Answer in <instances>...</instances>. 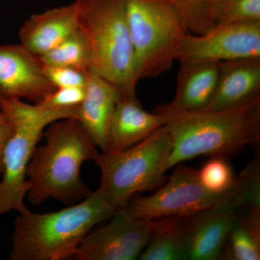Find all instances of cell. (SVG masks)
Here are the masks:
<instances>
[{"mask_svg": "<svg viewBox=\"0 0 260 260\" xmlns=\"http://www.w3.org/2000/svg\"><path fill=\"white\" fill-rule=\"evenodd\" d=\"M45 143L37 146L27 169L29 202L40 205L49 198L71 203L92 191L80 179L84 162L95 160L97 146L75 119L54 121L43 133Z\"/></svg>", "mask_w": 260, "mask_h": 260, "instance_id": "cell-1", "label": "cell"}, {"mask_svg": "<svg viewBox=\"0 0 260 260\" xmlns=\"http://www.w3.org/2000/svg\"><path fill=\"white\" fill-rule=\"evenodd\" d=\"M169 116L167 169L201 155L221 157L260 141V95L237 107Z\"/></svg>", "mask_w": 260, "mask_h": 260, "instance_id": "cell-2", "label": "cell"}, {"mask_svg": "<svg viewBox=\"0 0 260 260\" xmlns=\"http://www.w3.org/2000/svg\"><path fill=\"white\" fill-rule=\"evenodd\" d=\"M116 211L96 190L80 203L57 211L19 213L13 225L9 259L73 258L83 238Z\"/></svg>", "mask_w": 260, "mask_h": 260, "instance_id": "cell-3", "label": "cell"}, {"mask_svg": "<svg viewBox=\"0 0 260 260\" xmlns=\"http://www.w3.org/2000/svg\"><path fill=\"white\" fill-rule=\"evenodd\" d=\"M78 107L56 109L21 99H0V110L13 128L3 155L0 180V215L15 210L28 211L25 205L30 184L27 169L34 150L48 126L54 121L75 119Z\"/></svg>", "mask_w": 260, "mask_h": 260, "instance_id": "cell-4", "label": "cell"}, {"mask_svg": "<svg viewBox=\"0 0 260 260\" xmlns=\"http://www.w3.org/2000/svg\"><path fill=\"white\" fill-rule=\"evenodd\" d=\"M79 29L91 51L90 73L110 82L123 93L136 94L134 52L125 0H78Z\"/></svg>", "mask_w": 260, "mask_h": 260, "instance_id": "cell-5", "label": "cell"}, {"mask_svg": "<svg viewBox=\"0 0 260 260\" xmlns=\"http://www.w3.org/2000/svg\"><path fill=\"white\" fill-rule=\"evenodd\" d=\"M172 149L165 125L122 151L99 153L94 160L101 172L97 190L113 208L121 209L133 195L164 185Z\"/></svg>", "mask_w": 260, "mask_h": 260, "instance_id": "cell-6", "label": "cell"}, {"mask_svg": "<svg viewBox=\"0 0 260 260\" xmlns=\"http://www.w3.org/2000/svg\"><path fill=\"white\" fill-rule=\"evenodd\" d=\"M137 81L157 78L177 60L188 31L165 0H125Z\"/></svg>", "mask_w": 260, "mask_h": 260, "instance_id": "cell-7", "label": "cell"}, {"mask_svg": "<svg viewBox=\"0 0 260 260\" xmlns=\"http://www.w3.org/2000/svg\"><path fill=\"white\" fill-rule=\"evenodd\" d=\"M169 180L150 196L133 195L122 211L137 219L155 220L172 216H191L212 207L244 198L245 181L241 172L234 185L223 192L208 190L200 182L198 170L178 164Z\"/></svg>", "mask_w": 260, "mask_h": 260, "instance_id": "cell-8", "label": "cell"}, {"mask_svg": "<svg viewBox=\"0 0 260 260\" xmlns=\"http://www.w3.org/2000/svg\"><path fill=\"white\" fill-rule=\"evenodd\" d=\"M260 59V22L217 24L201 34L187 32L177 60L180 62Z\"/></svg>", "mask_w": 260, "mask_h": 260, "instance_id": "cell-9", "label": "cell"}, {"mask_svg": "<svg viewBox=\"0 0 260 260\" xmlns=\"http://www.w3.org/2000/svg\"><path fill=\"white\" fill-rule=\"evenodd\" d=\"M112 218L107 225L89 232L83 238L73 259H139L156 230L160 219L134 218L121 210H118Z\"/></svg>", "mask_w": 260, "mask_h": 260, "instance_id": "cell-10", "label": "cell"}, {"mask_svg": "<svg viewBox=\"0 0 260 260\" xmlns=\"http://www.w3.org/2000/svg\"><path fill=\"white\" fill-rule=\"evenodd\" d=\"M55 89L44 75L39 56L21 44L0 45V99L37 104Z\"/></svg>", "mask_w": 260, "mask_h": 260, "instance_id": "cell-11", "label": "cell"}, {"mask_svg": "<svg viewBox=\"0 0 260 260\" xmlns=\"http://www.w3.org/2000/svg\"><path fill=\"white\" fill-rule=\"evenodd\" d=\"M244 202L236 198L189 216L186 260H215L223 256L232 224L239 210L245 207Z\"/></svg>", "mask_w": 260, "mask_h": 260, "instance_id": "cell-12", "label": "cell"}, {"mask_svg": "<svg viewBox=\"0 0 260 260\" xmlns=\"http://www.w3.org/2000/svg\"><path fill=\"white\" fill-rule=\"evenodd\" d=\"M79 30V3L70 4L32 15L20 29V44L40 56Z\"/></svg>", "mask_w": 260, "mask_h": 260, "instance_id": "cell-13", "label": "cell"}, {"mask_svg": "<svg viewBox=\"0 0 260 260\" xmlns=\"http://www.w3.org/2000/svg\"><path fill=\"white\" fill-rule=\"evenodd\" d=\"M220 66L213 61L180 62L175 95L154 112L172 114L205 110L215 93Z\"/></svg>", "mask_w": 260, "mask_h": 260, "instance_id": "cell-14", "label": "cell"}, {"mask_svg": "<svg viewBox=\"0 0 260 260\" xmlns=\"http://www.w3.org/2000/svg\"><path fill=\"white\" fill-rule=\"evenodd\" d=\"M122 92L110 82L88 73L85 97L75 119L103 153L107 150L109 127Z\"/></svg>", "mask_w": 260, "mask_h": 260, "instance_id": "cell-15", "label": "cell"}, {"mask_svg": "<svg viewBox=\"0 0 260 260\" xmlns=\"http://www.w3.org/2000/svg\"><path fill=\"white\" fill-rule=\"evenodd\" d=\"M168 120L166 114L145 110L136 94L122 93L113 114L105 153L122 151L137 144L165 126Z\"/></svg>", "mask_w": 260, "mask_h": 260, "instance_id": "cell-16", "label": "cell"}, {"mask_svg": "<svg viewBox=\"0 0 260 260\" xmlns=\"http://www.w3.org/2000/svg\"><path fill=\"white\" fill-rule=\"evenodd\" d=\"M260 95V59L220 63L216 88L211 102L203 111L237 107Z\"/></svg>", "mask_w": 260, "mask_h": 260, "instance_id": "cell-17", "label": "cell"}, {"mask_svg": "<svg viewBox=\"0 0 260 260\" xmlns=\"http://www.w3.org/2000/svg\"><path fill=\"white\" fill-rule=\"evenodd\" d=\"M189 237V216H172L160 222L141 260H186Z\"/></svg>", "mask_w": 260, "mask_h": 260, "instance_id": "cell-18", "label": "cell"}, {"mask_svg": "<svg viewBox=\"0 0 260 260\" xmlns=\"http://www.w3.org/2000/svg\"><path fill=\"white\" fill-rule=\"evenodd\" d=\"M228 237L230 259H260V208H242Z\"/></svg>", "mask_w": 260, "mask_h": 260, "instance_id": "cell-19", "label": "cell"}, {"mask_svg": "<svg viewBox=\"0 0 260 260\" xmlns=\"http://www.w3.org/2000/svg\"><path fill=\"white\" fill-rule=\"evenodd\" d=\"M39 57L45 66L68 67L85 73H90L91 68L90 45L80 29L54 49Z\"/></svg>", "mask_w": 260, "mask_h": 260, "instance_id": "cell-20", "label": "cell"}, {"mask_svg": "<svg viewBox=\"0 0 260 260\" xmlns=\"http://www.w3.org/2000/svg\"><path fill=\"white\" fill-rule=\"evenodd\" d=\"M176 11L188 31L201 34L213 26L215 0H165Z\"/></svg>", "mask_w": 260, "mask_h": 260, "instance_id": "cell-21", "label": "cell"}, {"mask_svg": "<svg viewBox=\"0 0 260 260\" xmlns=\"http://www.w3.org/2000/svg\"><path fill=\"white\" fill-rule=\"evenodd\" d=\"M213 19L215 25L260 22V0H215Z\"/></svg>", "mask_w": 260, "mask_h": 260, "instance_id": "cell-22", "label": "cell"}, {"mask_svg": "<svg viewBox=\"0 0 260 260\" xmlns=\"http://www.w3.org/2000/svg\"><path fill=\"white\" fill-rule=\"evenodd\" d=\"M200 182L208 190L223 192L230 189L235 183L231 166L221 157H214L198 171Z\"/></svg>", "mask_w": 260, "mask_h": 260, "instance_id": "cell-23", "label": "cell"}, {"mask_svg": "<svg viewBox=\"0 0 260 260\" xmlns=\"http://www.w3.org/2000/svg\"><path fill=\"white\" fill-rule=\"evenodd\" d=\"M43 72L47 79L56 88L85 87L88 73L74 68L43 65Z\"/></svg>", "mask_w": 260, "mask_h": 260, "instance_id": "cell-24", "label": "cell"}, {"mask_svg": "<svg viewBox=\"0 0 260 260\" xmlns=\"http://www.w3.org/2000/svg\"><path fill=\"white\" fill-rule=\"evenodd\" d=\"M84 97L85 87L56 88L44 100L37 104L56 109H73L81 104Z\"/></svg>", "mask_w": 260, "mask_h": 260, "instance_id": "cell-25", "label": "cell"}, {"mask_svg": "<svg viewBox=\"0 0 260 260\" xmlns=\"http://www.w3.org/2000/svg\"><path fill=\"white\" fill-rule=\"evenodd\" d=\"M12 133H13V128L10 121L0 110V175L3 172V151Z\"/></svg>", "mask_w": 260, "mask_h": 260, "instance_id": "cell-26", "label": "cell"}]
</instances>
